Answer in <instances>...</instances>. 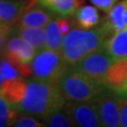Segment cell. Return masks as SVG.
I'll return each mask as SVG.
<instances>
[{"label": "cell", "instance_id": "obj_1", "mask_svg": "<svg viewBox=\"0 0 127 127\" xmlns=\"http://www.w3.org/2000/svg\"><path fill=\"white\" fill-rule=\"evenodd\" d=\"M65 104L66 99L57 85L34 79L27 83L25 97L15 108L20 113L45 120Z\"/></svg>", "mask_w": 127, "mask_h": 127}, {"label": "cell", "instance_id": "obj_2", "mask_svg": "<svg viewBox=\"0 0 127 127\" xmlns=\"http://www.w3.org/2000/svg\"><path fill=\"white\" fill-rule=\"evenodd\" d=\"M110 35L104 25L92 29L73 28L64 36L60 53L73 67L88 55L103 49L104 41Z\"/></svg>", "mask_w": 127, "mask_h": 127}, {"label": "cell", "instance_id": "obj_3", "mask_svg": "<svg viewBox=\"0 0 127 127\" xmlns=\"http://www.w3.org/2000/svg\"><path fill=\"white\" fill-rule=\"evenodd\" d=\"M57 86L69 102L94 101L106 88L74 70L73 67L68 69Z\"/></svg>", "mask_w": 127, "mask_h": 127}, {"label": "cell", "instance_id": "obj_4", "mask_svg": "<svg viewBox=\"0 0 127 127\" xmlns=\"http://www.w3.org/2000/svg\"><path fill=\"white\" fill-rule=\"evenodd\" d=\"M70 67L60 52L44 48L32 60V76L36 80L58 85Z\"/></svg>", "mask_w": 127, "mask_h": 127}, {"label": "cell", "instance_id": "obj_5", "mask_svg": "<svg viewBox=\"0 0 127 127\" xmlns=\"http://www.w3.org/2000/svg\"><path fill=\"white\" fill-rule=\"evenodd\" d=\"M37 50L21 37L11 38L6 46L5 57L18 70L22 77L32 76L31 62Z\"/></svg>", "mask_w": 127, "mask_h": 127}, {"label": "cell", "instance_id": "obj_6", "mask_svg": "<svg viewBox=\"0 0 127 127\" xmlns=\"http://www.w3.org/2000/svg\"><path fill=\"white\" fill-rule=\"evenodd\" d=\"M115 60L117 59L110 56L105 50L101 49L88 55L73 67L74 70L84 73L97 83L105 86L104 80L106 73Z\"/></svg>", "mask_w": 127, "mask_h": 127}, {"label": "cell", "instance_id": "obj_7", "mask_svg": "<svg viewBox=\"0 0 127 127\" xmlns=\"http://www.w3.org/2000/svg\"><path fill=\"white\" fill-rule=\"evenodd\" d=\"M64 107L72 120L73 126H103L99 113L97 111L93 101H88V102L66 101Z\"/></svg>", "mask_w": 127, "mask_h": 127}, {"label": "cell", "instance_id": "obj_8", "mask_svg": "<svg viewBox=\"0 0 127 127\" xmlns=\"http://www.w3.org/2000/svg\"><path fill=\"white\" fill-rule=\"evenodd\" d=\"M104 84L116 94H127V59L115 60L106 73Z\"/></svg>", "mask_w": 127, "mask_h": 127}, {"label": "cell", "instance_id": "obj_9", "mask_svg": "<svg viewBox=\"0 0 127 127\" xmlns=\"http://www.w3.org/2000/svg\"><path fill=\"white\" fill-rule=\"evenodd\" d=\"M93 102L99 113L103 126H121L120 105H119V97L117 94L115 96H107L101 99H96Z\"/></svg>", "mask_w": 127, "mask_h": 127}, {"label": "cell", "instance_id": "obj_10", "mask_svg": "<svg viewBox=\"0 0 127 127\" xmlns=\"http://www.w3.org/2000/svg\"><path fill=\"white\" fill-rule=\"evenodd\" d=\"M29 9V4L24 0L0 1V23L9 27L17 26L22 14Z\"/></svg>", "mask_w": 127, "mask_h": 127}, {"label": "cell", "instance_id": "obj_11", "mask_svg": "<svg viewBox=\"0 0 127 127\" xmlns=\"http://www.w3.org/2000/svg\"><path fill=\"white\" fill-rule=\"evenodd\" d=\"M103 25L111 34L127 28V0H122L114 5Z\"/></svg>", "mask_w": 127, "mask_h": 127}, {"label": "cell", "instance_id": "obj_12", "mask_svg": "<svg viewBox=\"0 0 127 127\" xmlns=\"http://www.w3.org/2000/svg\"><path fill=\"white\" fill-rule=\"evenodd\" d=\"M103 49L115 59H127V28L111 34L104 41Z\"/></svg>", "mask_w": 127, "mask_h": 127}, {"label": "cell", "instance_id": "obj_13", "mask_svg": "<svg viewBox=\"0 0 127 127\" xmlns=\"http://www.w3.org/2000/svg\"><path fill=\"white\" fill-rule=\"evenodd\" d=\"M27 84L22 77L15 79H6L2 85V95L14 106L23 100Z\"/></svg>", "mask_w": 127, "mask_h": 127}, {"label": "cell", "instance_id": "obj_14", "mask_svg": "<svg viewBox=\"0 0 127 127\" xmlns=\"http://www.w3.org/2000/svg\"><path fill=\"white\" fill-rule=\"evenodd\" d=\"M16 34L31 44L37 51H41L45 48L46 34L43 27L18 26Z\"/></svg>", "mask_w": 127, "mask_h": 127}, {"label": "cell", "instance_id": "obj_15", "mask_svg": "<svg viewBox=\"0 0 127 127\" xmlns=\"http://www.w3.org/2000/svg\"><path fill=\"white\" fill-rule=\"evenodd\" d=\"M51 22V15L41 8L27 9L21 16L17 26L45 27Z\"/></svg>", "mask_w": 127, "mask_h": 127}, {"label": "cell", "instance_id": "obj_16", "mask_svg": "<svg viewBox=\"0 0 127 127\" xmlns=\"http://www.w3.org/2000/svg\"><path fill=\"white\" fill-rule=\"evenodd\" d=\"M73 14L77 25L83 29H91L98 25L100 21L98 9L93 6L78 7Z\"/></svg>", "mask_w": 127, "mask_h": 127}, {"label": "cell", "instance_id": "obj_17", "mask_svg": "<svg viewBox=\"0 0 127 127\" xmlns=\"http://www.w3.org/2000/svg\"><path fill=\"white\" fill-rule=\"evenodd\" d=\"M81 1L82 0H38L41 6L63 17L74 13Z\"/></svg>", "mask_w": 127, "mask_h": 127}, {"label": "cell", "instance_id": "obj_18", "mask_svg": "<svg viewBox=\"0 0 127 127\" xmlns=\"http://www.w3.org/2000/svg\"><path fill=\"white\" fill-rule=\"evenodd\" d=\"M45 48L56 52H61L64 35L60 31L58 21H51L46 26Z\"/></svg>", "mask_w": 127, "mask_h": 127}, {"label": "cell", "instance_id": "obj_19", "mask_svg": "<svg viewBox=\"0 0 127 127\" xmlns=\"http://www.w3.org/2000/svg\"><path fill=\"white\" fill-rule=\"evenodd\" d=\"M18 116V111L3 95H0V127L10 126Z\"/></svg>", "mask_w": 127, "mask_h": 127}, {"label": "cell", "instance_id": "obj_20", "mask_svg": "<svg viewBox=\"0 0 127 127\" xmlns=\"http://www.w3.org/2000/svg\"><path fill=\"white\" fill-rule=\"evenodd\" d=\"M44 125L52 127H70L73 126V123L63 106L61 109L55 111L48 116L44 120Z\"/></svg>", "mask_w": 127, "mask_h": 127}, {"label": "cell", "instance_id": "obj_21", "mask_svg": "<svg viewBox=\"0 0 127 127\" xmlns=\"http://www.w3.org/2000/svg\"><path fill=\"white\" fill-rule=\"evenodd\" d=\"M0 73L4 75L6 79H15L22 77L16 67L7 59L0 60Z\"/></svg>", "mask_w": 127, "mask_h": 127}, {"label": "cell", "instance_id": "obj_22", "mask_svg": "<svg viewBox=\"0 0 127 127\" xmlns=\"http://www.w3.org/2000/svg\"><path fill=\"white\" fill-rule=\"evenodd\" d=\"M10 126L15 127H41L43 124L31 116H17L11 123Z\"/></svg>", "mask_w": 127, "mask_h": 127}, {"label": "cell", "instance_id": "obj_23", "mask_svg": "<svg viewBox=\"0 0 127 127\" xmlns=\"http://www.w3.org/2000/svg\"><path fill=\"white\" fill-rule=\"evenodd\" d=\"M120 105V123L121 126L127 127V98L124 95H119Z\"/></svg>", "mask_w": 127, "mask_h": 127}, {"label": "cell", "instance_id": "obj_24", "mask_svg": "<svg viewBox=\"0 0 127 127\" xmlns=\"http://www.w3.org/2000/svg\"><path fill=\"white\" fill-rule=\"evenodd\" d=\"M10 27L7 25L0 23V59L5 56L6 46H7V38L10 32Z\"/></svg>", "mask_w": 127, "mask_h": 127}, {"label": "cell", "instance_id": "obj_25", "mask_svg": "<svg viewBox=\"0 0 127 127\" xmlns=\"http://www.w3.org/2000/svg\"><path fill=\"white\" fill-rule=\"evenodd\" d=\"M90 1L97 9H101L104 12H108L119 0H90Z\"/></svg>", "mask_w": 127, "mask_h": 127}, {"label": "cell", "instance_id": "obj_26", "mask_svg": "<svg viewBox=\"0 0 127 127\" xmlns=\"http://www.w3.org/2000/svg\"><path fill=\"white\" fill-rule=\"evenodd\" d=\"M57 21H58V25H59L60 31L62 32V34L65 36V35H66L67 33H69V31L71 30V25H70V22H69L66 18L58 19Z\"/></svg>", "mask_w": 127, "mask_h": 127}, {"label": "cell", "instance_id": "obj_27", "mask_svg": "<svg viewBox=\"0 0 127 127\" xmlns=\"http://www.w3.org/2000/svg\"><path fill=\"white\" fill-rule=\"evenodd\" d=\"M24 1H26V2H27V3L29 4V6H30V8H32V7H34V6L36 5L37 2H38V0H24Z\"/></svg>", "mask_w": 127, "mask_h": 127}, {"label": "cell", "instance_id": "obj_28", "mask_svg": "<svg viewBox=\"0 0 127 127\" xmlns=\"http://www.w3.org/2000/svg\"><path fill=\"white\" fill-rule=\"evenodd\" d=\"M6 81V78L4 77V75L0 73V86H2L4 84V82Z\"/></svg>", "mask_w": 127, "mask_h": 127}, {"label": "cell", "instance_id": "obj_29", "mask_svg": "<svg viewBox=\"0 0 127 127\" xmlns=\"http://www.w3.org/2000/svg\"><path fill=\"white\" fill-rule=\"evenodd\" d=\"M0 95H2V86H0Z\"/></svg>", "mask_w": 127, "mask_h": 127}, {"label": "cell", "instance_id": "obj_30", "mask_svg": "<svg viewBox=\"0 0 127 127\" xmlns=\"http://www.w3.org/2000/svg\"><path fill=\"white\" fill-rule=\"evenodd\" d=\"M124 96H125V97H126V98H127V94H125V95H124Z\"/></svg>", "mask_w": 127, "mask_h": 127}, {"label": "cell", "instance_id": "obj_31", "mask_svg": "<svg viewBox=\"0 0 127 127\" xmlns=\"http://www.w3.org/2000/svg\"><path fill=\"white\" fill-rule=\"evenodd\" d=\"M0 1H3V0H0Z\"/></svg>", "mask_w": 127, "mask_h": 127}]
</instances>
